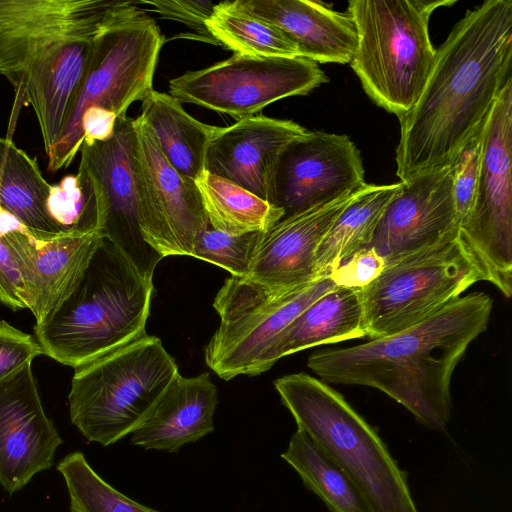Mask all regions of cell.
Wrapping results in <instances>:
<instances>
[{
    "label": "cell",
    "instance_id": "obj_12",
    "mask_svg": "<svg viewBox=\"0 0 512 512\" xmlns=\"http://www.w3.org/2000/svg\"><path fill=\"white\" fill-rule=\"evenodd\" d=\"M328 81L318 63L304 57L234 54L171 79L168 94L240 120L280 99L306 95Z\"/></svg>",
    "mask_w": 512,
    "mask_h": 512
},
{
    "label": "cell",
    "instance_id": "obj_6",
    "mask_svg": "<svg viewBox=\"0 0 512 512\" xmlns=\"http://www.w3.org/2000/svg\"><path fill=\"white\" fill-rule=\"evenodd\" d=\"M454 0H351L346 14L357 33L350 66L371 100L398 118L419 99L436 49L429 20Z\"/></svg>",
    "mask_w": 512,
    "mask_h": 512
},
{
    "label": "cell",
    "instance_id": "obj_33",
    "mask_svg": "<svg viewBox=\"0 0 512 512\" xmlns=\"http://www.w3.org/2000/svg\"><path fill=\"white\" fill-rule=\"evenodd\" d=\"M385 260L371 247H365L345 259L329 276L336 286L362 289L384 270Z\"/></svg>",
    "mask_w": 512,
    "mask_h": 512
},
{
    "label": "cell",
    "instance_id": "obj_15",
    "mask_svg": "<svg viewBox=\"0 0 512 512\" xmlns=\"http://www.w3.org/2000/svg\"><path fill=\"white\" fill-rule=\"evenodd\" d=\"M366 184L360 151L347 135L308 131L282 152L273 177L271 204L287 217Z\"/></svg>",
    "mask_w": 512,
    "mask_h": 512
},
{
    "label": "cell",
    "instance_id": "obj_36",
    "mask_svg": "<svg viewBox=\"0 0 512 512\" xmlns=\"http://www.w3.org/2000/svg\"><path fill=\"white\" fill-rule=\"evenodd\" d=\"M0 303L13 311L27 309L24 289L14 257L0 237Z\"/></svg>",
    "mask_w": 512,
    "mask_h": 512
},
{
    "label": "cell",
    "instance_id": "obj_34",
    "mask_svg": "<svg viewBox=\"0 0 512 512\" xmlns=\"http://www.w3.org/2000/svg\"><path fill=\"white\" fill-rule=\"evenodd\" d=\"M40 354L43 351L34 336L0 320V380Z\"/></svg>",
    "mask_w": 512,
    "mask_h": 512
},
{
    "label": "cell",
    "instance_id": "obj_27",
    "mask_svg": "<svg viewBox=\"0 0 512 512\" xmlns=\"http://www.w3.org/2000/svg\"><path fill=\"white\" fill-rule=\"evenodd\" d=\"M195 184L211 227L230 234L266 232L284 212L224 178L204 172Z\"/></svg>",
    "mask_w": 512,
    "mask_h": 512
},
{
    "label": "cell",
    "instance_id": "obj_19",
    "mask_svg": "<svg viewBox=\"0 0 512 512\" xmlns=\"http://www.w3.org/2000/svg\"><path fill=\"white\" fill-rule=\"evenodd\" d=\"M364 187L329 203L284 217L262 232L245 279L279 293L319 279L315 269L319 245L337 217Z\"/></svg>",
    "mask_w": 512,
    "mask_h": 512
},
{
    "label": "cell",
    "instance_id": "obj_2",
    "mask_svg": "<svg viewBox=\"0 0 512 512\" xmlns=\"http://www.w3.org/2000/svg\"><path fill=\"white\" fill-rule=\"evenodd\" d=\"M492 306L488 294L469 293L396 334L316 350L307 366L328 383L378 389L420 424L442 431L451 415L453 371L470 343L487 329Z\"/></svg>",
    "mask_w": 512,
    "mask_h": 512
},
{
    "label": "cell",
    "instance_id": "obj_35",
    "mask_svg": "<svg viewBox=\"0 0 512 512\" xmlns=\"http://www.w3.org/2000/svg\"><path fill=\"white\" fill-rule=\"evenodd\" d=\"M135 3L150 6V10L161 15L162 18L184 23L190 28L198 31V33L205 34L213 39L205 25L206 21L214 12L216 6V4L211 1L156 0L138 1Z\"/></svg>",
    "mask_w": 512,
    "mask_h": 512
},
{
    "label": "cell",
    "instance_id": "obj_18",
    "mask_svg": "<svg viewBox=\"0 0 512 512\" xmlns=\"http://www.w3.org/2000/svg\"><path fill=\"white\" fill-rule=\"evenodd\" d=\"M63 440L46 415L32 362L0 380V485L9 494L54 464Z\"/></svg>",
    "mask_w": 512,
    "mask_h": 512
},
{
    "label": "cell",
    "instance_id": "obj_1",
    "mask_svg": "<svg viewBox=\"0 0 512 512\" xmlns=\"http://www.w3.org/2000/svg\"><path fill=\"white\" fill-rule=\"evenodd\" d=\"M512 0H486L436 49L423 91L398 118L396 174L406 181L452 164L511 77Z\"/></svg>",
    "mask_w": 512,
    "mask_h": 512
},
{
    "label": "cell",
    "instance_id": "obj_13",
    "mask_svg": "<svg viewBox=\"0 0 512 512\" xmlns=\"http://www.w3.org/2000/svg\"><path fill=\"white\" fill-rule=\"evenodd\" d=\"M133 119L117 118L106 140L83 141L76 184L93 199L97 231L112 242L146 279L163 258L143 238L139 226L132 162Z\"/></svg>",
    "mask_w": 512,
    "mask_h": 512
},
{
    "label": "cell",
    "instance_id": "obj_32",
    "mask_svg": "<svg viewBox=\"0 0 512 512\" xmlns=\"http://www.w3.org/2000/svg\"><path fill=\"white\" fill-rule=\"evenodd\" d=\"M482 129L483 125L459 151L452 163L453 198L459 228L467 220L475 200L480 171Z\"/></svg>",
    "mask_w": 512,
    "mask_h": 512
},
{
    "label": "cell",
    "instance_id": "obj_21",
    "mask_svg": "<svg viewBox=\"0 0 512 512\" xmlns=\"http://www.w3.org/2000/svg\"><path fill=\"white\" fill-rule=\"evenodd\" d=\"M230 2V1H229ZM235 9L271 24L316 63L349 64L357 46L354 24L346 13L312 0H236Z\"/></svg>",
    "mask_w": 512,
    "mask_h": 512
},
{
    "label": "cell",
    "instance_id": "obj_22",
    "mask_svg": "<svg viewBox=\"0 0 512 512\" xmlns=\"http://www.w3.org/2000/svg\"><path fill=\"white\" fill-rule=\"evenodd\" d=\"M217 403V388L208 373L187 378L178 372L132 431L131 443L176 453L214 431Z\"/></svg>",
    "mask_w": 512,
    "mask_h": 512
},
{
    "label": "cell",
    "instance_id": "obj_9",
    "mask_svg": "<svg viewBox=\"0 0 512 512\" xmlns=\"http://www.w3.org/2000/svg\"><path fill=\"white\" fill-rule=\"evenodd\" d=\"M335 286L325 276L279 293L245 278H227L213 302L220 324L205 348L207 366L226 381L267 371V354L281 333Z\"/></svg>",
    "mask_w": 512,
    "mask_h": 512
},
{
    "label": "cell",
    "instance_id": "obj_31",
    "mask_svg": "<svg viewBox=\"0 0 512 512\" xmlns=\"http://www.w3.org/2000/svg\"><path fill=\"white\" fill-rule=\"evenodd\" d=\"M261 233L230 235L209 224L198 235L191 256L215 264L231 276L246 278Z\"/></svg>",
    "mask_w": 512,
    "mask_h": 512
},
{
    "label": "cell",
    "instance_id": "obj_7",
    "mask_svg": "<svg viewBox=\"0 0 512 512\" xmlns=\"http://www.w3.org/2000/svg\"><path fill=\"white\" fill-rule=\"evenodd\" d=\"M163 44L155 21L135 2L120 1L95 35L67 123L47 155L50 171L67 168L80 151L85 114L104 111L120 117L133 102L147 97Z\"/></svg>",
    "mask_w": 512,
    "mask_h": 512
},
{
    "label": "cell",
    "instance_id": "obj_29",
    "mask_svg": "<svg viewBox=\"0 0 512 512\" xmlns=\"http://www.w3.org/2000/svg\"><path fill=\"white\" fill-rule=\"evenodd\" d=\"M205 25L217 44L234 54L256 58L301 57L297 46L279 29L235 9L229 1L216 4Z\"/></svg>",
    "mask_w": 512,
    "mask_h": 512
},
{
    "label": "cell",
    "instance_id": "obj_4",
    "mask_svg": "<svg viewBox=\"0 0 512 512\" xmlns=\"http://www.w3.org/2000/svg\"><path fill=\"white\" fill-rule=\"evenodd\" d=\"M154 291L128 258L102 237L81 279L34 326L43 354L76 368L145 336Z\"/></svg>",
    "mask_w": 512,
    "mask_h": 512
},
{
    "label": "cell",
    "instance_id": "obj_17",
    "mask_svg": "<svg viewBox=\"0 0 512 512\" xmlns=\"http://www.w3.org/2000/svg\"><path fill=\"white\" fill-rule=\"evenodd\" d=\"M0 237L18 266L27 309L40 323L70 295L103 236L65 233L37 240L0 208Z\"/></svg>",
    "mask_w": 512,
    "mask_h": 512
},
{
    "label": "cell",
    "instance_id": "obj_8",
    "mask_svg": "<svg viewBox=\"0 0 512 512\" xmlns=\"http://www.w3.org/2000/svg\"><path fill=\"white\" fill-rule=\"evenodd\" d=\"M156 336H145L74 368L71 422L104 447L131 434L178 373Z\"/></svg>",
    "mask_w": 512,
    "mask_h": 512
},
{
    "label": "cell",
    "instance_id": "obj_5",
    "mask_svg": "<svg viewBox=\"0 0 512 512\" xmlns=\"http://www.w3.org/2000/svg\"><path fill=\"white\" fill-rule=\"evenodd\" d=\"M274 386L298 429L348 475L372 512H418L406 472L339 392L303 372L278 378Z\"/></svg>",
    "mask_w": 512,
    "mask_h": 512
},
{
    "label": "cell",
    "instance_id": "obj_16",
    "mask_svg": "<svg viewBox=\"0 0 512 512\" xmlns=\"http://www.w3.org/2000/svg\"><path fill=\"white\" fill-rule=\"evenodd\" d=\"M401 182L367 246L386 264L452 239L459 231L452 164Z\"/></svg>",
    "mask_w": 512,
    "mask_h": 512
},
{
    "label": "cell",
    "instance_id": "obj_30",
    "mask_svg": "<svg viewBox=\"0 0 512 512\" xmlns=\"http://www.w3.org/2000/svg\"><path fill=\"white\" fill-rule=\"evenodd\" d=\"M70 500V512H159L146 507L101 478L87 462L84 454L75 451L57 464Z\"/></svg>",
    "mask_w": 512,
    "mask_h": 512
},
{
    "label": "cell",
    "instance_id": "obj_10",
    "mask_svg": "<svg viewBox=\"0 0 512 512\" xmlns=\"http://www.w3.org/2000/svg\"><path fill=\"white\" fill-rule=\"evenodd\" d=\"M481 275L458 236L386 264L359 289L370 339L406 330L460 297Z\"/></svg>",
    "mask_w": 512,
    "mask_h": 512
},
{
    "label": "cell",
    "instance_id": "obj_26",
    "mask_svg": "<svg viewBox=\"0 0 512 512\" xmlns=\"http://www.w3.org/2000/svg\"><path fill=\"white\" fill-rule=\"evenodd\" d=\"M402 185L366 184L360 194L341 212L316 253V275L330 272L355 252L367 247L389 201Z\"/></svg>",
    "mask_w": 512,
    "mask_h": 512
},
{
    "label": "cell",
    "instance_id": "obj_20",
    "mask_svg": "<svg viewBox=\"0 0 512 512\" xmlns=\"http://www.w3.org/2000/svg\"><path fill=\"white\" fill-rule=\"evenodd\" d=\"M308 130L290 121L254 115L218 127L205 171L224 178L271 204L272 182L282 152Z\"/></svg>",
    "mask_w": 512,
    "mask_h": 512
},
{
    "label": "cell",
    "instance_id": "obj_28",
    "mask_svg": "<svg viewBox=\"0 0 512 512\" xmlns=\"http://www.w3.org/2000/svg\"><path fill=\"white\" fill-rule=\"evenodd\" d=\"M281 458L330 512H372L348 475L305 432L297 429Z\"/></svg>",
    "mask_w": 512,
    "mask_h": 512
},
{
    "label": "cell",
    "instance_id": "obj_11",
    "mask_svg": "<svg viewBox=\"0 0 512 512\" xmlns=\"http://www.w3.org/2000/svg\"><path fill=\"white\" fill-rule=\"evenodd\" d=\"M512 77L500 90L482 129L475 200L458 239L482 281L512 294Z\"/></svg>",
    "mask_w": 512,
    "mask_h": 512
},
{
    "label": "cell",
    "instance_id": "obj_3",
    "mask_svg": "<svg viewBox=\"0 0 512 512\" xmlns=\"http://www.w3.org/2000/svg\"><path fill=\"white\" fill-rule=\"evenodd\" d=\"M119 3L0 0V74L15 103L33 109L46 156L65 128L95 35Z\"/></svg>",
    "mask_w": 512,
    "mask_h": 512
},
{
    "label": "cell",
    "instance_id": "obj_24",
    "mask_svg": "<svg viewBox=\"0 0 512 512\" xmlns=\"http://www.w3.org/2000/svg\"><path fill=\"white\" fill-rule=\"evenodd\" d=\"M53 189L35 159L0 137V208L37 240L65 234L50 213Z\"/></svg>",
    "mask_w": 512,
    "mask_h": 512
},
{
    "label": "cell",
    "instance_id": "obj_14",
    "mask_svg": "<svg viewBox=\"0 0 512 512\" xmlns=\"http://www.w3.org/2000/svg\"><path fill=\"white\" fill-rule=\"evenodd\" d=\"M132 162L139 226L146 243L163 258L191 256L198 235L209 225L194 181L164 157L143 119H133Z\"/></svg>",
    "mask_w": 512,
    "mask_h": 512
},
{
    "label": "cell",
    "instance_id": "obj_23",
    "mask_svg": "<svg viewBox=\"0 0 512 512\" xmlns=\"http://www.w3.org/2000/svg\"><path fill=\"white\" fill-rule=\"evenodd\" d=\"M365 336L359 289L335 286L311 303L281 333L267 354L266 370L280 358L298 351Z\"/></svg>",
    "mask_w": 512,
    "mask_h": 512
},
{
    "label": "cell",
    "instance_id": "obj_25",
    "mask_svg": "<svg viewBox=\"0 0 512 512\" xmlns=\"http://www.w3.org/2000/svg\"><path fill=\"white\" fill-rule=\"evenodd\" d=\"M139 116L166 160L195 182L205 172L206 152L218 127L193 118L178 99L154 89L142 101Z\"/></svg>",
    "mask_w": 512,
    "mask_h": 512
}]
</instances>
